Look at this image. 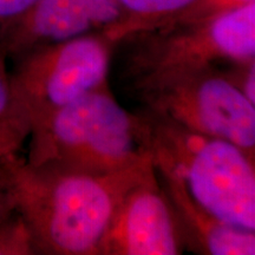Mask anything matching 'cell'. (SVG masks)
I'll list each match as a JSON object with an SVG mask.
<instances>
[{"mask_svg":"<svg viewBox=\"0 0 255 255\" xmlns=\"http://www.w3.org/2000/svg\"><path fill=\"white\" fill-rule=\"evenodd\" d=\"M154 163L110 174L31 165L9 159L15 208L26 221L38 254L98 255L121 197Z\"/></svg>","mask_w":255,"mask_h":255,"instance_id":"obj_1","label":"cell"},{"mask_svg":"<svg viewBox=\"0 0 255 255\" xmlns=\"http://www.w3.org/2000/svg\"><path fill=\"white\" fill-rule=\"evenodd\" d=\"M28 137L31 165L110 174L152 161L144 117L122 107L110 87L31 123Z\"/></svg>","mask_w":255,"mask_h":255,"instance_id":"obj_2","label":"cell"},{"mask_svg":"<svg viewBox=\"0 0 255 255\" xmlns=\"http://www.w3.org/2000/svg\"><path fill=\"white\" fill-rule=\"evenodd\" d=\"M154 167L176 177L200 207L255 232V156L227 139L187 129L142 109Z\"/></svg>","mask_w":255,"mask_h":255,"instance_id":"obj_3","label":"cell"},{"mask_svg":"<svg viewBox=\"0 0 255 255\" xmlns=\"http://www.w3.org/2000/svg\"><path fill=\"white\" fill-rule=\"evenodd\" d=\"M116 46L123 49L129 87L165 73L255 59V2L208 20L132 32Z\"/></svg>","mask_w":255,"mask_h":255,"instance_id":"obj_4","label":"cell"},{"mask_svg":"<svg viewBox=\"0 0 255 255\" xmlns=\"http://www.w3.org/2000/svg\"><path fill=\"white\" fill-rule=\"evenodd\" d=\"M129 89L143 109L255 156V104L226 78L221 65L165 73Z\"/></svg>","mask_w":255,"mask_h":255,"instance_id":"obj_5","label":"cell"},{"mask_svg":"<svg viewBox=\"0 0 255 255\" xmlns=\"http://www.w3.org/2000/svg\"><path fill=\"white\" fill-rule=\"evenodd\" d=\"M116 41L94 32L38 46L14 59L12 83L28 123L109 87Z\"/></svg>","mask_w":255,"mask_h":255,"instance_id":"obj_6","label":"cell"},{"mask_svg":"<svg viewBox=\"0 0 255 255\" xmlns=\"http://www.w3.org/2000/svg\"><path fill=\"white\" fill-rule=\"evenodd\" d=\"M183 251L173 206L152 165L121 197L98 255H178Z\"/></svg>","mask_w":255,"mask_h":255,"instance_id":"obj_7","label":"cell"},{"mask_svg":"<svg viewBox=\"0 0 255 255\" xmlns=\"http://www.w3.org/2000/svg\"><path fill=\"white\" fill-rule=\"evenodd\" d=\"M117 0H36L0 27V49L17 59L27 51L94 32L108 34L120 24Z\"/></svg>","mask_w":255,"mask_h":255,"instance_id":"obj_8","label":"cell"},{"mask_svg":"<svg viewBox=\"0 0 255 255\" xmlns=\"http://www.w3.org/2000/svg\"><path fill=\"white\" fill-rule=\"evenodd\" d=\"M156 173L173 206L184 248L206 255L255 254V232L235 227L212 215L191 199L176 177Z\"/></svg>","mask_w":255,"mask_h":255,"instance_id":"obj_9","label":"cell"},{"mask_svg":"<svg viewBox=\"0 0 255 255\" xmlns=\"http://www.w3.org/2000/svg\"><path fill=\"white\" fill-rule=\"evenodd\" d=\"M194 1L195 0H117L122 18L109 36L117 44L132 32L164 23Z\"/></svg>","mask_w":255,"mask_h":255,"instance_id":"obj_10","label":"cell"},{"mask_svg":"<svg viewBox=\"0 0 255 255\" xmlns=\"http://www.w3.org/2000/svg\"><path fill=\"white\" fill-rule=\"evenodd\" d=\"M38 254L33 237L23 215L14 208L0 219V255Z\"/></svg>","mask_w":255,"mask_h":255,"instance_id":"obj_11","label":"cell"},{"mask_svg":"<svg viewBox=\"0 0 255 255\" xmlns=\"http://www.w3.org/2000/svg\"><path fill=\"white\" fill-rule=\"evenodd\" d=\"M254 2L255 0H195L188 7L162 24L194 23V21L208 20V19L237 11L239 8L254 4Z\"/></svg>","mask_w":255,"mask_h":255,"instance_id":"obj_12","label":"cell"},{"mask_svg":"<svg viewBox=\"0 0 255 255\" xmlns=\"http://www.w3.org/2000/svg\"><path fill=\"white\" fill-rule=\"evenodd\" d=\"M6 63L7 58L0 49V122L20 124L30 129L26 115L15 96L11 72L7 70Z\"/></svg>","mask_w":255,"mask_h":255,"instance_id":"obj_13","label":"cell"},{"mask_svg":"<svg viewBox=\"0 0 255 255\" xmlns=\"http://www.w3.org/2000/svg\"><path fill=\"white\" fill-rule=\"evenodd\" d=\"M221 71L251 103L255 104V59L225 64L221 65Z\"/></svg>","mask_w":255,"mask_h":255,"instance_id":"obj_14","label":"cell"},{"mask_svg":"<svg viewBox=\"0 0 255 255\" xmlns=\"http://www.w3.org/2000/svg\"><path fill=\"white\" fill-rule=\"evenodd\" d=\"M27 127L14 123L0 122V164L12 156L18 155L25 139L28 137Z\"/></svg>","mask_w":255,"mask_h":255,"instance_id":"obj_15","label":"cell"},{"mask_svg":"<svg viewBox=\"0 0 255 255\" xmlns=\"http://www.w3.org/2000/svg\"><path fill=\"white\" fill-rule=\"evenodd\" d=\"M11 158L0 164V219L4 218L6 214L15 208L13 182H12L11 170H9Z\"/></svg>","mask_w":255,"mask_h":255,"instance_id":"obj_16","label":"cell"},{"mask_svg":"<svg viewBox=\"0 0 255 255\" xmlns=\"http://www.w3.org/2000/svg\"><path fill=\"white\" fill-rule=\"evenodd\" d=\"M36 0H0V27L24 13Z\"/></svg>","mask_w":255,"mask_h":255,"instance_id":"obj_17","label":"cell"}]
</instances>
